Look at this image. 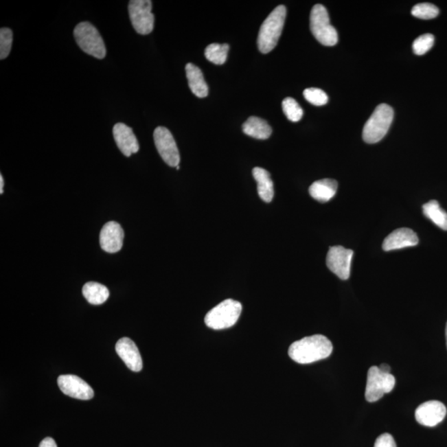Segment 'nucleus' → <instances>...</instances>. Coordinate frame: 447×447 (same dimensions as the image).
I'll return each mask as SVG.
<instances>
[{
	"mask_svg": "<svg viewBox=\"0 0 447 447\" xmlns=\"http://www.w3.org/2000/svg\"><path fill=\"white\" fill-rule=\"evenodd\" d=\"M439 10L437 6L429 3H422L415 5L412 10V15L421 19H433L437 17Z\"/></svg>",
	"mask_w": 447,
	"mask_h": 447,
	"instance_id": "obj_25",
	"label": "nucleus"
},
{
	"mask_svg": "<svg viewBox=\"0 0 447 447\" xmlns=\"http://www.w3.org/2000/svg\"><path fill=\"white\" fill-rule=\"evenodd\" d=\"M39 447H58V446L54 439L47 437L40 443Z\"/></svg>",
	"mask_w": 447,
	"mask_h": 447,
	"instance_id": "obj_30",
	"label": "nucleus"
},
{
	"mask_svg": "<svg viewBox=\"0 0 447 447\" xmlns=\"http://www.w3.org/2000/svg\"><path fill=\"white\" fill-rule=\"evenodd\" d=\"M124 237V233L122 225L115 221H110L104 225L100 231V247L107 253L119 252L123 247Z\"/></svg>",
	"mask_w": 447,
	"mask_h": 447,
	"instance_id": "obj_13",
	"label": "nucleus"
},
{
	"mask_svg": "<svg viewBox=\"0 0 447 447\" xmlns=\"http://www.w3.org/2000/svg\"><path fill=\"white\" fill-rule=\"evenodd\" d=\"M115 350L132 371L139 372L143 369V360L139 350L130 338L124 337L117 342Z\"/></svg>",
	"mask_w": 447,
	"mask_h": 447,
	"instance_id": "obj_15",
	"label": "nucleus"
},
{
	"mask_svg": "<svg viewBox=\"0 0 447 447\" xmlns=\"http://www.w3.org/2000/svg\"><path fill=\"white\" fill-rule=\"evenodd\" d=\"M304 98L309 103L316 106H324L328 102V95L325 92L318 88H308L303 92Z\"/></svg>",
	"mask_w": 447,
	"mask_h": 447,
	"instance_id": "obj_27",
	"label": "nucleus"
},
{
	"mask_svg": "<svg viewBox=\"0 0 447 447\" xmlns=\"http://www.w3.org/2000/svg\"><path fill=\"white\" fill-rule=\"evenodd\" d=\"M3 186H5V181H3V177L1 175H0V194H3Z\"/></svg>",
	"mask_w": 447,
	"mask_h": 447,
	"instance_id": "obj_32",
	"label": "nucleus"
},
{
	"mask_svg": "<svg viewBox=\"0 0 447 447\" xmlns=\"http://www.w3.org/2000/svg\"><path fill=\"white\" fill-rule=\"evenodd\" d=\"M286 15V7L277 6L262 24L257 37V47L262 54H268L277 46L284 30Z\"/></svg>",
	"mask_w": 447,
	"mask_h": 447,
	"instance_id": "obj_2",
	"label": "nucleus"
},
{
	"mask_svg": "<svg viewBox=\"0 0 447 447\" xmlns=\"http://www.w3.org/2000/svg\"><path fill=\"white\" fill-rule=\"evenodd\" d=\"M283 111L287 118L290 122L296 123L300 122L303 116V110L299 106L295 100L291 98H288L284 100L282 103Z\"/></svg>",
	"mask_w": 447,
	"mask_h": 447,
	"instance_id": "obj_24",
	"label": "nucleus"
},
{
	"mask_svg": "<svg viewBox=\"0 0 447 447\" xmlns=\"http://www.w3.org/2000/svg\"><path fill=\"white\" fill-rule=\"evenodd\" d=\"M176 169H177V170H179L180 167H179V166H177V167H176Z\"/></svg>",
	"mask_w": 447,
	"mask_h": 447,
	"instance_id": "obj_34",
	"label": "nucleus"
},
{
	"mask_svg": "<svg viewBox=\"0 0 447 447\" xmlns=\"http://www.w3.org/2000/svg\"><path fill=\"white\" fill-rule=\"evenodd\" d=\"M354 252L342 247L330 248L326 265L333 273L342 280H347L350 275Z\"/></svg>",
	"mask_w": 447,
	"mask_h": 447,
	"instance_id": "obj_10",
	"label": "nucleus"
},
{
	"mask_svg": "<svg viewBox=\"0 0 447 447\" xmlns=\"http://www.w3.org/2000/svg\"><path fill=\"white\" fill-rule=\"evenodd\" d=\"M187 78L188 86L190 87L192 93L197 98H207L209 93V88L204 79L203 71L198 67L192 63H187L186 66Z\"/></svg>",
	"mask_w": 447,
	"mask_h": 447,
	"instance_id": "obj_17",
	"label": "nucleus"
},
{
	"mask_svg": "<svg viewBox=\"0 0 447 447\" xmlns=\"http://www.w3.org/2000/svg\"><path fill=\"white\" fill-rule=\"evenodd\" d=\"M396 384L393 374L382 372L378 366H372L368 371L365 400L369 402L380 400L385 394L392 391Z\"/></svg>",
	"mask_w": 447,
	"mask_h": 447,
	"instance_id": "obj_7",
	"label": "nucleus"
},
{
	"mask_svg": "<svg viewBox=\"0 0 447 447\" xmlns=\"http://www.w3.org/2000/svg\"><path fill=\"white\" fill-rule=\"evenodd\" d=\"M128 14L135 30L141 35L151 34L154 27V15L152 13L150 0H131Z\"/></svg>",
	"mask_w": 447,
	"mask_h": 447,
	"instance_id": "obj_8",
	"label": "nucleus"
},
{
	"mask_svg": "<svg viewBox=\"0 0 447 447\" xmlns=\"http://www.w3.org/2000/svg\"><path fill=\"white\" fill-rule=\"evenodd\" d=\"M242 308L240 301L225 300L205 315V323L213 330L231 328L239 320Z\"/></svg>",
	"mask_w": 447,
	"mask_h": 447,
	"instance_id": "obj_3",
	"label": "nucleus"
},
{
	"mask_svg": "<svg viewBox=\"0 0 447 447\" xmlns=\"http://www.w3.org/2000/svg\"><path fill=\"white\" fill-rule=\"evenodd\" d=\"M229 46L227 43H212L205 48V56L209 62L223 65L227 62Z\"/></svg>",
	"mask_w": 447,
	"mask_h": 447,
	"instance_id": "obj_23",
	"label": "nucleus"
},
{
	"mask_svg": "<svg viewBox=\"0 0 447 447\" xmlns=\"http://www.w3.org/2000/svg\"><path fill=\"white\" fill-rule=\"evenodd\" d=\"M157 150L168 166L176 168L180 163V154L172 133L165 127H158L154 133Z\"/></svg>",
	"mask_w": 447,
	"mask_h": 447,
	"instance_id": "obj_9",
	"label": "nucleus"
},
{
	"mask_svg": "<svg viewBox=\"0 0 447 447\" xmlns=\"http://www.w3.org/2000/svg\"><path fill=\"white\" fill-rule=\"evenodd\" d=\"M333 350L332 341L322 335H314L293 342L288 349V356L293 361L308 365L326 359Z\"/></svg>",
	"mask_w": 447,
	"mask_h": 447,
	"instance_id": "obj_1",
	"label": "nucleus"
},
{
	"mask_svg": "<svg viewBox=\"0 0 447 447\" xmlns=\"http://www.w3.org/2000/svg\"><path fill=\"white\" fill-rule=\"evenodd\" d=\"M253 179L257 184V193L262 200L265 203H271L275 196V188L271 179V173L262 168L253 169Z\"/></svg>",
	"mask_w": 447,
	"mask_h": 447,
	"instance_id": "obj_19",
	"label": "nucleus"
},
{
	"mask_svg": "<svg viewBox=\"0 0 447 447\" xmlns=\"http://www.w3.org/2000/svg\"><path fill=\"white\" fill-rule=\"evenodd\" d=\"M245 135L257 139H267L272 135V128L266 120L251 116L243 124Z\"/></svg>",
	"mask_w": 447,
	"mask_h": 447,
	"instance_id": "obj_20",
	"label": "nucleus"
},
{
	"mask_svg": "<svg viewBox=\"0 0 447 447\" xmlns=\"http://www.w3.org/2000/svg\"><path fill=\"white\" fill-rule=\"evenodd\" d=\"M113 135L117 146H118L122 154L126 157H130L139 150V144L134 131L126 124H116L113 128Z\"/></svg>",
	"mask_w": 447,
	"mask_h": 447,
	"instance_id": "obj_14",
	"label": "nucleus"
},
{
	"mask_svg": "<svg viewBox=\"0 0 447 447\" xmlns=\"http://www.w3.org/2000/svg\"><path fill=\"white\" fill-rule=\"evenodd\" d=\"M338 184L333 179H321L313 183L309 188L310 195L312 198L321 203H328L336 196Z\"/></svg>",
	"mask_w": 447,
	"mask_h": 447,
	"instance_id": "obj_18",
	"label": "nucleus"
},
{
	"mask_svg": "<svg viewBox=\"0 0 447 447\" xmlns=\"http://www.w3.org/2000/svg\"><path fill=\"white\" fill-rule=\"evenodd\" d=\"M393 110L386 104H381L374 110L366 122L363 130V139L367 144H376L384 139L391 126Z\"/></svg>",
	"mask_w": 447,
	"mask_h": 447,
	"instance_id": "obj_4",
	"label": "nucleus"
},
{
	"mask_svg": "<svg viewBox=\"0 0 447 447\" xmlns=\"http://www.w3.org/2000/svg\"><path fill=\"white\" fill-rule=\"evenodd\" d=\"M374 447H397L392 435L384 433L376 439Z\"/></svg>",
	"mask_w": 447,
	"mask_h": 447,
	"instance_id": "obj_29",
	"label": "nucleus"
},
{
	"mask_svg": "<svg viewBox=\"0 0 447 447\" xmlns=\"http://www.w3.org/2000/svg\"><path fill=\"white\" fill-rule=\"evenodd\" d=\"M435 38L433 34H424L418 37L413 43V50L415 54L422 56L433 47Z\"/></svg>",
	"mask_w": 447,
	"mask_h": 447,
	"instance_id": "obj_26",
	"label": "nucleus"
},
{
	"mask_svg": "<svg viewBox=\"0 0 447 447\" xmlns=\"http://www.w3.org/2000/svg\"><path fill=\"white\" fill-rule=\"evenodd\" d=\"M418 237L413 229L400 228L396 229L386 237L382 243V249L385 251H396L408 247H416L418 244Z\"/></svg>",
	"mask_w": 447,
	"mask_h": 447,
	"instance_id": "obj_16",
	"label": "nucleus"
},
{
	"mask_svg": "<svg viewBox=\"0 0 447 447\" xmlns=\"http://www.w3.org/2000/svg\"><path fill=\"white\" fill-rule=\"evenodd\" d=\"M74 37L80 49L86 54L98 59L106 58V47L102 35L91 23L82 22L76 25Z\"/></svg>",
	"mask_w": 447,
	"mask_h": 447,
	"instance_id": "obj_5",
	"label": "nucleus"
},
{
	"mask_svg": "<svg viewBox=\"0 0 447 447\" xmlns=\"http://www.w3.org/2000/svg\"><path fill=\"white\" fill-rule=\"evenodd\" d=\"M378 368H380L382 372L386 374H390V369H391L390 366L387 364H382L380 366H378Z\"/></svg>",
	"mask_w": 447,
	"mask_h": 447,
	"instance_id": "obj_31",
	"label": "nucleus"
},
{
	"mask_svg": "<svg viewBox=\"0 0 447 447\" xmlns=\"http://www.w3.org/2000/svg\"><path fill=\"white\" fill-rule=\"evenodd\" d=\"M82 293L88 303L93 305L103 304L110 297V292L106 286L95 282H89L84 284Z\"/></svg>",
	"mask_w": 447,
	"mask_h": 447,
	"instance_id": "obj_21",
	"label": "nucleus"
},
{
	"mask_svg": "<svg viewBox=\"0 0 447 447\" xmlns=\"http://www.w3.org/2000/svg\"><path fill=\"white\" fill-rule=\"evenodd\" d=\"M446 346H447V323L446 326Z\"/></svg>",
	"mask_w": 447,
	"mask_h": 447,
	"instance_id": "obj_33",
	"label": "nucleus"
},
{
	"mask_svg": "<svg viewBox=\"0 0 447 447\" xmlns=\"http://www.w3.org/2000/svg\"><path fill=\"white\" fill-rule=\"evenodd\" d=\"M446 415V406L441 402L433 400L418 406L415 412V418L418 424L433 428L444 420Z\"/></svg>",
	"mask_w": 447,
	"mask_h": 447,
	"instance_id": "obj_12",
	"label": "nucleus"
},
{
	"mask_svg": "<svg viewBox=\"0 0 447 447\" xmlns=\"http://www.w3.org/2000/svg\"><path fill=\"white\" fill-rule=\"evenodd\" d=\"M58 382L60 389L67 396L80 400H89L94 397L91 387L78 376L72 374L61 376H59Z\"/></svg>",
	"mask_w": 447,
	"mask_h": 447,
	"instance_id": "obj_11",
	"label": "nucleus"
},
{
	"mask_svg": "<svg viewBox=\"0 0 447 447\" xmlns=\"http://www.w3.org/2000/svg\"><path fill=\"white\" fill-rule=\"evenodd\" d=\"M12 43H13V32L10 28H1L0 30V59H5L10 55Z\"/></svg>",
	"mask_w": 447,
	"mask_h": 447,
	"instance_id": "obj_28",
	"label": "nucleus"
},
{
	"mask_svg": "<svg viewBox=\"0 0 447 447\" xmlns=\"http://www.w3.org/2000/svg\"><path fill=\"white\" fill-rule=\"evenodd\" d=\"M426 218L432 220L439 228L447 231V213L441 208L437 200H430L422 207Z\"/></svg>",
	"mask_w": 447,
	"mask_h": 447,
	"instance_id": "obj_22",
	"label": "nucleus"
},
{
	"mask_svg": "<svg viewBox=\"0 0 447 447\" xmlns=\"http://www.w3.org/2000/svg\"><path fill=\"white\" fill-rule=\"evenodd\" d=\"M310 27L314 37L322 45L332 47L337 43V31L330 23L328 12L323 5H317L312 8Z\"/></svg>",
	"mask_w": 447,
	"mask_h": 447,
	"instance_id": "obj_6",
	"label": "nucleus"
}]
</instances>
